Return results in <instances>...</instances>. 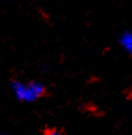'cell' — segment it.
I'll list each match as a JSON object with an SVG mask.
<instances>
[{"instance_id": "3957f363", "label": "cell", "mask_w": 132, "mask_h": 135, "mask_svg": "<svg viewBox=\"0 0 132 135\" xmlns=\"http://www.w3.org/2000/svg\"><path fill=\"white\" fill-rule=\"evenodd\" d=\"M44 135H63L60 131H57V130H49V131H46Z\"/></svg>"}, {"instance_id": "6da1fadb", "label": "cell", "mask_w": 132, "mask_h": 135, "mask_svg": "<svg viewBox=\"0 0 132 135\" xmlns=\"http://www.w3.org/2000/svg\"><path fill=\"white\" fill-rule=\"evenodd\" d=\"M11 91L18 101L30 104V102H34L44 96L45 86L44 83L38 81H29V82L14 81L11 83Z\"/></svg>"}, {"instance_id": "277c9868", "label": "cell", "mask_w": 132, "mask_h": 135, "mask_svg": "<svg viewBox=\"0 0 132 135\" xmlns=\"http://www.w3.org/2000/svg\"><path fill=\"white\" fill-rule=\"evenodd\" d=\"M0 135H11V134H7V132H3V134H0Z\"/></svg>"}, {"instance_id": "7a4b0ae2", "label": "cell", "mask_w": 132, "mask_h": 135, "mask_svg": "<svg viewBox=\"0 0 132 135\" xmlns=\"http://www.w3.org/2000/svg\"><path fill=\"white\" fill-rule=\"evenodd\" d=\"M120 45L123 46V49L125 51L128 55L132 56V31H124L120 36Z\"/></svg>"}]
</instances>
